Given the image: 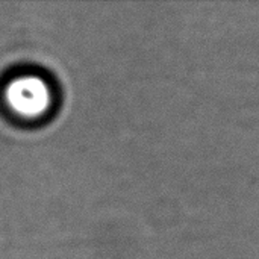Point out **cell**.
<instances>
[{"label":"cell","instance_id":"obj_1","mask_svg":"<svg viewBox=\"0 0 259 259\" xmlns=\"http://www.w3.org/2000/svg\"><path fill=\"white\" fill-rule=\"evenodd\" d=\"M6 96L9 105L23 115H36L49 103V91L36 77H23L12 82Z\"/></svg>","mask_w":259,"mask_h":259}]
</instances>
